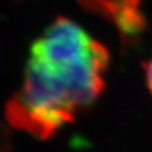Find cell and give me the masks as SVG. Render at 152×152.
<instances>
[{
	"mask_svg": "<svg viewBox=\"0 0 152 152\" xmlns=\"http://www.w3.org/2000/svg\"><path fill=\"white\" fill-rule=\"evenodd\" d=\"M145 70H146V80H147V85H148L150 91L152 93V60H150L145 65Z\"/></svg>",
	"mask_w": 152,
	"mask_h": 152,
	"instance_id": "obj_2",
	"label": "cell"
},
{
	"mask_svg": "<svg viewBox=\"0 0 152 152\" xmlns=\"http://www.w3.org/2000/svg\"><path fill=\"white\" fill-rule=\"evenodd\" d=\"M108 64L105 47L58 17L31 46L23 84L7 103V121L37 138H51L100 96Z\"/></svg>",
	"mask_w": 152,
	"mask_h": 152,
	"instance_id": "obj_1",
	"label": "cell"
}]
</instances>
